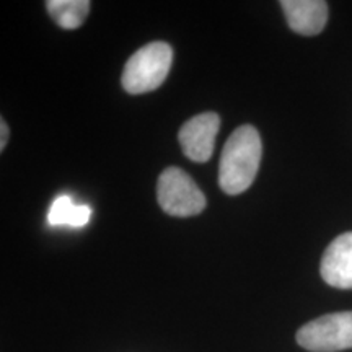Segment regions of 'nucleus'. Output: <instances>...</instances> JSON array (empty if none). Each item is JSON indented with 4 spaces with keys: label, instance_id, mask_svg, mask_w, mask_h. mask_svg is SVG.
I'll use <instances>...</instances> for the list:
<instances>
[{
    "label": "nucleus",
    "instance_id": "f257e3e1",
    "mask_svg": "<svg viewBox=\"0 0 352 352\" xmlns=\"http://www.w3.org/2000/svg\"><path fill=\"white\" fill-rule=\"evenodd\" d=\"M263 144L259 132L245 124L233 131L223 145L219 166V184L227 195H241L252 186L261 164Z\"/></svg>",
    "mask_w": 352,
    "mask_h": 352
},
{
    "label": "nucleus",
    "instance_id": "f03ea898",
    "mask_svg": "<svg viewBox=\"0 0 352 352\" xmlns=\"http://www.w3.org/2000/svg\"><path fill=\"white\" fill-rule=\"evenodd\" d=\"M173 63V50L166 43H151L140 47L124 65L121 83L131 95L155 90L165 82Z\"/></svg>",
    "mask_w": 352,
    "mask_h": 352
},
{
    "label": "nucleus",
    "instance_id": "7ed1b4c3",
    "mask_svg": "<svg viewBox=\"0 0 352 352\" xmlns=\"http://www.w3.org/2000/svg\"><path fill=\"white\" fill-rule=\"evenodd\" d=\"M157 197L160 208L173 217H192L206 209V197L195 179L176 166H170L160 175Z\"/></svg>",
    "mask_w": 352,
    "mask_h": 352
},
{
    "label": "nucleus",
    "instance_id": "20e7f679",
    "mask_svg": "<svg viewBox=\"0 0 352 352\" xmlns=\"http://www.w3.org/2000/svg\"><path fill=\"white\" fill-rule=\"evenodd\" d=\"M297 342L310 352L352 349V311H338L308 321L297 331Z\"/></svg>",
    "mask_w": 352,
    "mask_h": 352
},
{
    "label": "nucleus",
    "instance_id": "39448f33",
    "mask_svg": "<svg viewBox=\"0 0 352 352\" xmlns=\"http://www.w3.org/2000/svg\"><path fill=\"white\" fill-rule=\"evenodd\" d=\"M219 127L220 118L215 113L197 114L184 122L178 134L184 155L196 164H206L212 157Z\"/></svg>",
    "mask_w": 352,
    "mask_h": 352
},
{
    "label": "nucleus",
    "instance_id": "423d86ee",
    "mask_svg": "<svg viewBox=\"0 0 352 352\" xmlns=\"http://www.w3.org/2000/svg\"><path fill=\"white\" fill-rule=\"evenodd\" d=\"M320 274L328 285L336 289H352V232L334 239L324 252Z\"/></svg>",
    "mask_w": 352,
    "mask_h": 352
},
{
    "label": "nucleus",
    "instance_id": "0eeeda50",
    "mask_svg": "<svg viewBox=\"0 0 352 352\" xmlns=\"http://www.w3.org/2000/svg\"><path fill=\"white\" fill-rule=\"evenodd\" d=\"M280 7L289 28L302 36L321 33L328 21V3L324 0H283Z\"/></svg>",
    "mask_w": 352,
    "mask_h": 352
},
{
    "label": "nucleus",
    "instance_id": "6e6552de",
    "mask_svg": "<svg viewBox=\"0 0 352 352\" xmlns=\"http://www.w3.org/2000/svg\"><path fill=\"white\" fill-rule=\"evenodd\" d=\"M91 209L88 206H78L70 196H59L52 202L47 212V223L52 227H83L90 220Z\"/></svg>",
    "mask_w": 352,
    "mask_h": 352
},
{
    "label": "nucleus",
    "instance_id": "1a4fd4ad",
    "mask_svg": "<svg viewBox=\"0 0 352 352\" xmlns=\"http://www.w3.org/2000/svg\"><path fill=\"white\" fill-rule=\"evenodd\" d=\"M46 8L60 28L76 30L85 21L90 12V2L88 0H47Z\"/></svg>",
    "mask_w": 352,
    "mask_h": 352
},
{
    "label": "nucleus",
    "instance_id": "9d476101",
    "mask_svg": "<svg viewBox=\"0 0 352 352\" xmlns=\"http://www.w3.org/2000/svg\"><path fill=\"white\" fill-rule=\"evenodd\" d=\"M0 151H3V148H6V145H7V140H8V126H7V122L6 121H0Z\"/></svg>",
    "mask_w": 352,
    "mask_h": 352
}]
</instances>
